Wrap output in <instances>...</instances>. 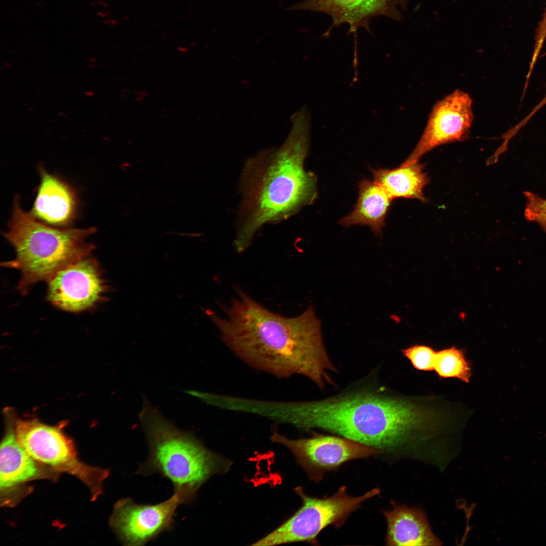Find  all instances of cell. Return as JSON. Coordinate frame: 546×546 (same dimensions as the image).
<instances>
[{"label":"cell","instance_id":"5","mask_svg":"<svg viewBox=\"0 0 546 546\" xmlns=\"http://www.w3.org/2000/svg\"><path fill=\"white\" fill-rule=\"evenodd\" d=\"M96 232L93 227L50 226L25 211L17 196L8 230L4 234L14 247L16 257L2 265L20 272L17 289L25 295L35 283L48 282L66 266L91 256L95 246L87 239Z\"/></svg>","mask_w":546,"mask_h":546},{"label":"cell","instance_id":"1","mask_svg":"<svg viewBox=\"0 0 546 546\" xmlns=\"http://www.w3.org/2000/svg\"><path fill=\"white\" fill-rule=\"evenodd\" d=\"M221 317L210 314L226 345L250 366L281 378L303 375L321 389L336 372L325 349L321 323L310 305L286 317L266 309L238 290Z\"/></svg>","mask_w":546,"mask_h":546},{"label":"cell","instance_id":"16","mask_svg":"<svg viewBox=\"0 0 546 546\" xmlns=\"http://www.w3.org/2000/svg\"><path fill=\"white\" fill-rule=\"evenodd\" d=\"M358 188V198L353 210L341 219L339 223L345 227L368 225L375 235H380L393 199L375 181L363 179Z\"/></svg>","mask_w":546,"mask_h":546},{"label":"cell","instance_id":"8","mask_svg":"<svg viewBox=\"0 0 546 546\" xmlns=\"http://www.w3.org/2000/svg\"><path fill=\"white\" fill-rule=\"evenodd\" d=\"M271 440L289 449L309 477L315 481L321 480L325 473L337 469L345 463L383 453L351 439L334 436L318 434L291 439L275 432Z\"/></svg>","mask_w":546,"mask_h":546},{"label":"cell","instance_id":"19","mask_svg":"<svg viewBox=\"0 0 546 546\" xmlns=\"http://www.w3.org/2000/svg\"><path fill=\"white\" fill-rule=\"evenodd\" d=\"M524 195L526 199V219L537 222L546 231V199L531 192H524Z\"/></svg>","mask_w":546,"mask_h":546},{"label":"cell","instance_id":"10","mask_svg":"<svg viewBox=\"0 0 546 546\" xmlns=\"http://www.w3.org/2000/svg\"><path fill=\"white\" fill-rule=\"evenodd\" d=\"M47 282L49 301L69 312L95 307L104 300L106 292L99 263L91 256L66 266Z\"/></svg>","mask_w":546,"mask_h":546},{"label":"cell","instance_id":"2","mask_svg":"<svg viewBox=\"0 0 546 546\" xmlns=\"http://www.w3.org/2000/svg\"><path fill=\"white\" fill-rule=\"evenodd\" d=\"M294 118L283 145L252 158L244 168L243 198L235 240L239 252L248 247L263 225L289 218L316 198V176L304 168L309 144V114L299 111Z\"/></svg>","mask_w":546,"mask_h":546},{"label":"cell","instance_id":"6","mask_svg":"<svg viewBox=\"0 0 546 546\" xmlns=\"http://www.w3.org/2000/svg\"><path fill=\"white\" fill-rule=\"evenodd\" d=\"M295 491L302 501L301 507L285 522L261 538L253 545H274L294 542L316 544L317 536L326 527L332 525L338 529L349 516L366 500L380 493L374 488L358 496H352L341 486L332 496L317 498L307 495L301 487Z\"/></svg>","mask_w":546,"mask_h":546},{"label":"cell","instance_id":"15","mask_svg":"<svg viewBox=\"0 0 546 546\" xmlns=\"http://www.w3.org/2000/svg\"><path fill=\"white\" fill-rule=\"evenodd\" d=\"M387 524L385 541L388 545H438L425 513L404 505H393L382 512Z\"/></svg>","mask_w":546,"mask_h":546},{"label":"cell","instance_id":"9","mask_svg":"<svg viewBox=\"0 0 546 546\" xmlns=\"http://www.w3.org/2000/svg\"><path fill=\"white\" fill-rule=\"evenodd\" d=\"M176 493L156 505H139L124 498L114 505L109 524L125 545H144L161 533L172 529L174 516L183 504Z\"/></svg>","mask_w":546,"mask_h":546},{"label":"cell","instance_id":"14","mask_svg":"<svg viewBox=\"0 0 546 546\" xmlns=\"http://www.w3.org/2000/svg\"><path fill=\"white\" fill-rule=\"evenodd\" d=\"M40 180L30 214L46 224L67 227L75 218L77 199L67 183L40 168Z\"/></svg>","mask_w":546,"mask_h":546},{"label":"cell","instance_id":"3","mask_svg":"<svg viewBox=\"0 0 546 546\" xmlns=\"http://www.w3.org/2000/svg\"><path fill=\"white\" fill-rule=\"evenodd\" d=\"M285 418L304 429L320 428L385 451L403 445L419 422L407 401L362 391L287 403Z\"/></svg>","mask_w":546,"mask_h":546},{"label":"cell","instance_id":"17","mask_svg":"<svg viewBox=\"0 0 546 546\" xmlns=\"http://www.w3.org/2000/svg\"><path fill=\"white\" fill-rule=\"evenodd\" d=\"M418 162L402 163L395 169H372L374 181L381 186L392 199H417L425 202L423 190L429 177Z\"/></svg>","mask_w":546,"mask_h":546},{"label":"cell","instance_id":"21","mask_svg":"<svg viewBox=\"0 0 546 546\" xmlns=\"http://www.w3.org/2000/svg\"><path fill=\"white\" fill-rule=\"evenodd\" d=\"M178 50L179 51H180V52H187V48H183V47H181V48L179 47V48H178Z\"/></svg>","mask_w":546,"mask_h":546},{"label":"cell","instance_id":"11","mask_svg":"<svg viewBox=\"0 0 546 546\" xmlns=\"http://www.w3.org/2000/svg\"><path fill=\"white\" fill-rule=\"evenodd\" d=\"M472 103L470 95L460 89L437 101L420 140L404 162H418L423 155L439 146L467 140L474 119Z\"/></svg>","mask_w":546,"mask_h":546},{"label":"cell","instance_id":"13","mask_svg":"<svg viewBox=\"0 0 546 546\" xmlns=\"http://www.w3.org/2000/svg\"><path fill=\"white\" fill-rule=\"evenodd\" d=\"M8 416L0 447L1 491L5 492L32 480L56 478L58 473L34 460L20 444L15 433V420Z\"/></svg>","mask_w":546,"mask_h":546},{"label":"cell","instance_id":"20","mask_svg":"<svg viewBox=\"0 0 546 546\" xmlns=\"http://www.w3.org/2000/svg\"><path fill=\"white\" fill-rule=\"evenodd\" d=\"M546 39V10L543 15L542 18L539 23L535 35V42L532 58L529 65V71L526 76V80L525 84L527 86L528 79L530 78L533 68L534 67L540 51L543 47L544 42Z\"/></svg>","mask_w":546,"mask_h":546},{"label":"cell","instance_id":"7","mask_svg":"<svg viewBox=\"0 0 546 546\" xmlns=\"http://www.w3.org/2000/svg\"><path fill=\"white\" fill-rule=\"evenodd\" d=\"M15 431L20 444L34 460L58 473L77 478L89 489L92 500L103 493V483L109 470L82 462L72 440L61 427L36 419H19L15 421Z\"/></svg>","mask_w":546,"mask_h":546},{"label":"cell","instance_id":"12","mask_svg":"<svg viewBox=\"0 0 546 546\" xmlns=\"http://www.w3.org/2000/svg\"><path fill=\"white\" fill-rule=\"evenodd\" d=\"M403 0H301L289 8L290 11L322 12L331 17L332 22L324 36H329L333 29L343 24L349 25L348 34L354 36L357 50L356 33L359 28L371 33L370 21L383 16L393 19L400 17L398 10Z\"/></svg>","mask_w":546,"mask_h":546},{"label":"cell","instance_id":"22","mask_svg":"<svg viewBox=\"0 0 546 546\" xmlns=\"http://www.w3.org/2000/svg\"><path fill=\"white\" fill-rule=\"evenodd\" d=\"M545 96H546V94H545Z\"/></svg>","mask_w":546,"mask_h":546},{"label":"cell","instance_id":"18","mask_svg":"<svg viewBox=\"0 0 546 546\" xmlns=\"http://www.w3.org/2000/svg\"><path fill=\"white\" fill-rule=\"evenodd\" d=\"M431 368L441 378H456L467 383L470 382L472 376L470 364L463 351L455 347L434 351Z\"/></svg>","mask_w":546,"mask_h":546},{"label":"cell","instance_id":"4","mask_svg":"<svg viewBox=\"0 0 546 546\" xmlns=\"http://www.w3.org/2000/svg\"><path fill=\"white\" fill-rule=\"evenodd\" d=\"M139 418L149 455L138 473L168 478L183 503L192 501L212 475L228 469V461L207 449L192 433L177 428L144 397Z\"/></svg>","mask_w":546,"mask_h":546}]
</instances>
